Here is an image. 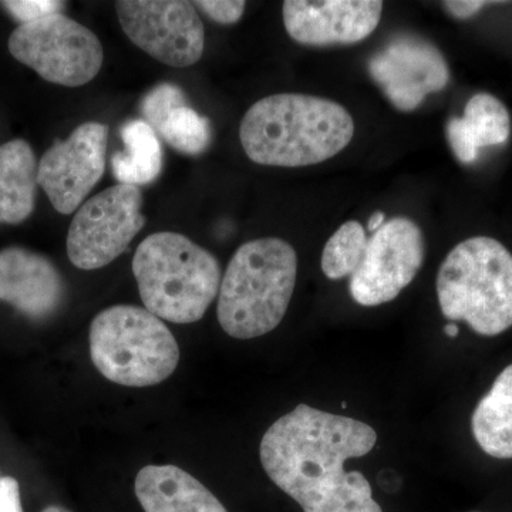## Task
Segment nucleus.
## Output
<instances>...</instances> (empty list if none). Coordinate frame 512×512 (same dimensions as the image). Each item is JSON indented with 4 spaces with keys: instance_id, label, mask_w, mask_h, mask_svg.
Instances as JSON below:
<instances>
[{
    "instance_id": "nucleus-1",
    "label": "nucleus",
    "mask_w": 512,
    "mask_h": 512,
    "mask_svg": "<svg viewBox=\"0 0 512 512\" xmlns=\"http://www.w3.org/2000/svg\"><path fill=\"white\" fill-rule=\"evenodd\" d=\"M376 443L369 424L299 404L266 430L259 457L303 512H383L367 478L345 471L349 458L367 456Z\"/></svg>"
},
{
    "instance_id": "nucleus-17",
    "label": "nucleus",
    "mask_w": 512,
    "mask_h": 512,
    "mask_svg": "<svg viewBox=\"0 0 512 512\" xmlns=\"http://www.w3.org/2000/svg\"><path fill=\"white\" fill-rule=\"evenodd\" d=\"M35 153L28 141L0 146V224H20L35 210L37 183Z\"/></svg>"
},
{
    "instance_id": "nucleus-19",
    "label": "nucleus",
    "mask_w": 512,
    "mask_h": 512,
    "mask_svg": "<svg viewBox=\"0 0 512 512\" xmlns=\"http://www.w3.org/2000/svg\"><path fill=\"white\" fill-rule=\"evenodd\" d=\"M124 153L111 158V168L119 184L147 185L163 170V147L154 128L144 120H130L121 127Z\"/></svg>"
},
{
    "instance_id": "nucleus-11",
    "label": "nucleus",
    "mask_w": 512,
    "mask_h": 512,
    "mask_svg": "<svg viewBox=\"0 0 512 512\" xmlns=\"http://www.w3.org/2000/svg\"><path fill=\"white\" fill-rule=\"evenodd\" d=\"M109 126L87 121L64 141H56L37 168V183L63 215L79 210L106 170Z\"/></svg>"
},
{
    "instance_id": "nucleus-10",
    "label": "nucleus",
    "mask_w": 512,
    "mask_h": 512,
    "mask_svg": "<svg viewBox=\"0 0 512 512\" xmlns=\"http://www.w3.org/2000/svg\"><path fill=\"white\" fill-rule=\"evenodd\" d=\"M114 6L128 39L158 62L188 67L204 55V23L191 2L119 0Z\"/></svg>"
},
{
    "instance_id": "nucleus-20",
    "label": "nucleus",
    "mask_w": 512,
    "mask_h": 512,
    "mask_svg": "<svg viewBox=\"0 0 512 512\" xmlns=\"http://www.w3.org/2000/svg\"><path fill=\"white\" fill-rule=\"evenodd\" d=\"M367 245L365 228L359 221H348L326 242L322 252L323 274L330 281L350 278L359 268Z\"/></svg>"
},
{
    "instance_id": "nucleus-9",
    "label": "nucleus",
    "mask_w": 512,
    "mask_h": 512,
    "mask_svg": "<svg viewBox=\"0 0 512 512\" xmlns=\"http://www.w3.org/2000/svg\"><path fill=\"white\" fill-rule=\"evenodd\" d=\"M426 241L416 222L399 217L384 222L367 238L359 268L349 278V292L360 306L394 301L412 284L424 264Z\"/></svg>"
},
{
    "instance_id": "nucleus-13",
    "label": "nucleus",
    "mask_w": 512,
    "mask_h": 512,
    "mask_svg": "<svg viewBox=\"0 0 512 512\" xmlns=\"http://www.w3.org/2000/svg\"><path fill=\"white\" fill-rule=\"evenodd\" d=\"M383 6L379 0H286L282 15L286 32L299 45L348 46L375 32Z\"/></svg>"
},
{
    "instance_id": "nucleus-5",
    "label": "nucleus",
    "mask_w": 512,
    "mask_h": 512,
    "mask_svg": "<svg viewBox=\"0 0 512 512\" xmlns=\"http://www.w3.org/2000/svg\"><path fill=\"white\" fill-rule=\"evenodd\" d=\"M444 318L464 320L481 336L512 326V254L497 239L473 237L456 245L437 275Z\"/></svg>"
},
{
    "instance_id": "nucleus-28",
    "label": "nucleus",
    "mask_w": 512,
    "mask_h": 512,
    "mask_svg": "<svg viewBox=\"0 0 512 512\" xmlns=\"http://www.w3.org/2000/svg\"><path fill=\"white\" fill-rule=\"evenodd\" d=\"M444 333H446L448 338H456L458 333H460V329H458L456 323H448L446 328H444Z\"/></svg>"
},
{
    "instance_id": "nucleus-29",
    "label": "nucleus",
    "mask_w": 512,
    "mask_h": 512,
    "mask_svg": "<svg viewBox=\"0 0 512 512\" xmlns=\"http://www.w3.org/2000/svg\"><path fill=\"white\" fill-rule=\"evenodd\" d=\"M42 512H72L67 510V508L62 507V505H49Z\"/></svg>"
},
{
    "instance_id": "nucleus-15",
    "label": "nucleus",
    "mask_w": 512,
    "mask_h": 512,
    "mask_svg": "<svg viewBox=\"0 0 512 512\" xmlns=\"http://www.w3.org/2000/svg\"><path fill=\"white\" fill-rule=\"evenodd\" d=\"M134 491L146 512H228L197 478L171 464L141 468Z\"/></svg>"
},
{
    "instance_id": "nucleus-14",
    "label": "nucleus",
    "mask_w": 512,
    "mask_h": 512,
    "mask_svg": "<svg viewBox=\"0 0 512 512\" xmlns=\"http://www.w3.org/2000/svg\"><path fill=\"white\" fill-rule=\"evenodd\" d=\"M64 295L63 276L45 255L20 247L0 251V302L40 322L59 311Z\"/></svg>"
},
{
    "instance_id": "nucleus-7",
    "label": "nucleus",
    "mask_w": 512,
    "mask_h": 512,
    "mask_svg": "<svg viewBox=\"0 0 512 512\" xmlns=\"http://www.w3.org/2000/svg\"><path fill=\"white\" fill-rule=\"evenodd\" d=\"M9 52L43 80L66 87L92 82L103 66L99 37L82 23L53 15L20 25L9 37Z\"/></svg>"
},
{
    "instance_id": "nucleus-27",
    "label": "nucleus",
    "mask_w": 512,
    "mask_h": 512,
    "mask_svg": "<svg viewBox=\"0 0 512 512\" xmlns=\"http://www.w3.org/2000/svg\"><path fill=\"white\" fill-rule=\"evenodd\" d=\"M384 222H386V214L382 211H377L372 215V217H370L367 229H369L370 232H376L377 229L383 227Z\"/></svg>"
},
{
    "instance_id": "nucleus-30",
    "label": "nucleus",
    "mask_w": 512,
    "mask_h": 512,
    "mask_svg": "<svg viewBox=\"0 0 512 512\" xmlns=\"http://www.w3.org/2000/svg\"><path fill=\"white\" fill-rule=\"evenodd\" d=\"M474 512H477V511H474Z\"/></svg>"
},
{
    "instance_id": "nucleus-8",
    "label": "nucleus",
    "mask_w": 512,
    "mask_h": 512,
    "mask_svg": "<svg viewBox=\"0 0 512 512\" xmlns=\"http://www.w3.org/2000/svg\"><path fill=\"white\" fill-rule=\"evenodd\" d=\"M141 208L143 192L134 185H114L84 202L67 232L70 262L96 271L119 258L146 225Z\"/></svg>"
},
{
    "instance_id": "nucleus-6",
    "label": "nucleus",
    "mask_w": 512,
    "mask_h": 512,
    "mask_svg": "<svg viewBox=\"0 0 512 512\" xmlns=\"http://www.w3.org/2000/svg\"><path fill=\"white\" fill-rule=\"evenodd\" d=\"M90 357L100 375L126 387L163 383L180 362V346L167 325L146 308L114 305L90 325Z\"/></svg>"
},
{
    "instance_id": "nucleus-2",
    "label": "nucleus",
    "mask_w": 512,
    "mask_h": 512,
    "mask_svg": "<svg viewBox=\"0 0 512 512\" xmlns=\"http://www.w3.org/2000/svg\"><path fill=\"white\" fill-rule=\"evenodd\" d=\"M355 121L336 101L309 94L282 93L249 107L239 140L249 160L268 167L325 163L349 146Z\"/></svg>"
},
{
    "instance_id": "nucleus-12",
    "label": "nucleus",
    "mask_w": 512,
    "mask_h": 512,
    "mask_svg": "<svg viewBox=\"0 0 512 512\" xmlns=\"http://www.w3.org/2000/svg\"><path fill=\"white\" fill-rule=\"evenodd\" d=\"M373 82L400 111H413L431 93L446 89L450 69L430 40L416 35L390 39L367 64Z\"/></svg>"
},
{
    "instance_id": "nucleus-23",
    "label": "nucleus",
    "mask_w": 512,
    "mask_h": 512,
    "mask_svg": "<svg viewBox=\"0 0 512 512\" xmlns=\"http://www.w3.org/2000/svg\"><path fill=\"white\" fill-rule=\"evenodd\" d=\"M0 5L8 10L20 25H28L49 16L59 15L66 3L59 0H6L0 2Z\"/></svg>"
},
{
    "instance_id": "nucleus-25",
    "label": "nucleus",
    "mask_w": 512,
    "mask_h": 512,
    "mask_svg": "<svg viewBox=\"0 0 512 512\" xmlns=\"http://www.w3.org/2000/svg\"><path fill=\"white\" fill-rule=\"evenodd\" d=\"M0 512H23L19 483L13 477L0 478Z\"/></svg>"
},
{
    "instance_id": "nucleus-18",
    "label": "nucleus",
    "mask_w": 512,
    "mask_h": 512,
    "mask_svg": "<svg viewBox=\"0 0 512 512\" xmlns=\"http://www.w3.org/2000/svg\"><path fill=\"white\" fill-rule=\"evenodd\" d=\"M474 439L485 454L512 458V365L498 375L471 417Z\"/></svg>"
},
{
    "instance_id": "nucleus-21",
    "label": "nucleus",
    "mask_w": 512,
    "mask_h": 512,
    "mask_svg": "<svg viewBox=\"0 0 512 512\" xmlns=\"http://www.w3.org/2000/svg\"><path fill=\"white\" fill-rule=\"evenodd\" d=\"M157 133L174 150L187 156H200L207 151L212 141L210 120L188 106L171 111Z\"/></svg>"
},
{
    "instance_id": "nucleus-3",
    "label": "nucleus",
    "mask_w": 512,
    "mask_h": 512,
    "mask_svg": "<svg viewBox=\"0 0 512 512\" xmlns=\"http://www.w3.org/2000/svg\"><path fill=\"white\" fill-rule=\"evenodd\" d=\"M298 276V255L281 238L254 239L229 261L218 293L217 316L231 338H259L278 328Z\"/></svg>"
},
{
    "instance_id": "nucleus-4",
    "label": "nucleus",
    "mask_w": 512,
    "mask_h": 512,
    "mask_svg": "<svg viewBox=\"0 0 512 512\" xmlns=\"http://www.w3.org/2000/svg\"><path fill=\"white\" fill-rule=\"evenodd\" d=\"M141 301L157 318L188 325L204 318L220 293V262L177 232L148 235L133 258Z\"/></svg>"
},
{
    "instance_id": "nucleus-26",
    "label": "nucleus",
    "mask_w": 512,
    "mask_h": 512,
    "mask_svg": "<svg viewBox=\"0 0 512 512\" xmlns=\"http://www.w3.org/2000/svg\"><path fill=\"white\" fill-rule=\"evenodd\" d=\"M494 5V2H483V0H448L444 2V9L453 18L466 20L473 18L485 6Z\"/></svg>"
},
{
    "instance_id": "nucleus-16",
    "label": "nucleus",
    "mask_w": 512,
    "mask_h": 512,
    "mask_svg": "<svg viewBox=\"0 0 512 512\" xmlns=\"http://www.w3.org/2000/svg\"><path fill=\"white\" fill-rule=\"evenodd\" d=\"M446 133L457 160L470 164L477 160L480 148L500 146L510 138V113L493 94H476L468 100L461 119L448 121Z\"/></svg>"
},
{
    "instance_id": "nucleus-24",
    "label": "nucleus",
    "mask_w": 512,
    "mask_h": 512,
    "mask_svg": "<svg viewBox=\"0 0 512 512\" xmlns=\"http://www.w3.org/2000/svg\"><path fill=\"white\" fill-rule=\"evenodd\" d=\"M205 15L220 25H234L244 16L247 3L244 0H198L192 2Z\"/></svg>"
},
{
    "instance_id": "nucleus-22",
    "label": "nucleus",
    "mask_w": 512,
    "mask_h": 512,
    "mask_svg": "<svg viewBox=\"0 0 512 512\" xmlns=\"http://www.w3.org/2000/svg\"><path fill=\"white\" fill-rule=\"evenodd\" d=\"M187 106V99L180 87L171 83H161L151 89L141 103L144 121L156 131L163 126L171 111Z\"/></svg>"
}]
</instances>
